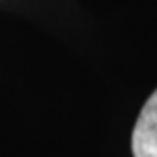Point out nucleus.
<instances>
[{"label":"nucleus","mask_w":157,"mask_h":157,"mask_svg":"<svg viewBox=\"0 0 157 157\" xmlns=\"http://www.w3.org/2000/svg\"><path fill=\"white\" fill-rule=\"evenodd\" d=\"M133 157H157V90L149 96L131 137Z\"/></svg>","instance_id":"nucleus-1"}]
</instances>
